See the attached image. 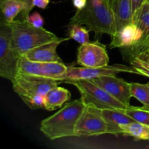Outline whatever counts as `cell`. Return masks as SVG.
<instances>
[{
	"instance_id": "cell-1",
	"label": "cell",
	"mask_w": 149,
	"mask_h": 149,
	"mask_svg": "<svg viewBox=\"0 0 149 149\" xmlns=\"http://www.w3.org/2000/svg\"><path fill=\"white\" fill-rule=\"evenodd\" d=\"M74 23L85 26L95 37L103 34L112 36L116 32L113 9L108 0H87L86 7L77 10L70 20V24Z\"/></svg>"
},
{
	"instance_id": "cell-2",
	"label": "cell",
	"mask_w": 149,
	"mask_h": 149,
	"mask_svg": "<svg viewBox=\"0 0 149 149\" xmlns=\"http://www.w3.org/2000/svg\"><path fill=\"white\" fill-rule=\"evenodd\" d=\"M85 107L81 98L66 103L58 112L41 122L40 131L52 141L76 137V128Z\"/></svg>"
},
{
	"instance_id": "cell-3",
	"label": "cell",
	"mask_w": 149,
	"mask_h": 149,
	"mask_svg": "<svg viewBox=\"0 0 149 149\" xmlns=\"http://www.w3.org/2000/svg\"><path fill=\"white\" fill-rule=\"evenodd\" d=\"M12 30V44L20 56L27 51L59 37L44 28H36L26 20H16L10 23Z\"/></svg>"
},
{
	"instance_id": "cell-4",
	"label": "cell",
	"mask_w": 149,
	"mask_h": 149,
	"mask_svg": "<svg viewBox=\"0 0 149 149\" xmlns=\"http://www.w3.org/2000/svg\"><path fill=\"white\" fill-rule=\"evenodd\" d=\"M65 82L71 84L77 87L81 95L80 98L82 100L85 106H95L100 110H124L127 108V106L114 98L92 80H71Z\"/></svg>"
},
{
	"instance_id": "cell-5",
	"label": "cell",
	"mask_w": 149,
	"mask_h": 149,
	"mask_svg": "<svg viewBox=\"0 0 149 149\" xmlns=\"http://www.w3.org/2000/svg\"><path fill=\"white\" fill-rule=\"evenodd\" d=\"M20 55L12 44L10 23L1 17L0 25V76L13 82L17 74V63Z\"/></svg>"
},
{
	"instance_id": "cell-6",
	"label": "cell",
	"mask_w": 149,
	"mask_h": 149,
	"mask_svg": "<svg viewBox=\"0 0 149 149\" xmlns=\"http://www.w3.org/2000/svg\"><path fill=\"white\" fill-rule=\"evenodd\" d=\"M68 66L63 62H36L20 56L17 63V74L43 77L63 82Z\"/></svg>"
},
{
	"instance_id": "cell-7",
	"label": "cell",
	"mask_w": 149,
	"mask_h": 149,
	"mask_svg": "<svg viewBox=\"0 0 149 149\" xmlns=\"http://www.w3.org/2000/svg\"><path fill=\"white\" fill-rule=\"evenodd\" d=\"M119 73L138 74V71L132 66L115 64L113 65H106L98 68L88 67L68 66L67 72L64 77L63 82L71 80L88 79L92 80L102 76H116Z\"/></svg>"
},
{
	"instance_id": "cell-8",
	"label": "cell",
	"mask_w": 149,
	"mask_h": 149,
	"mask_svg": "<svg viewBox=\"0 0 149 149\" xmlns=\"http://www.w3.org/2000/svg\"><path fill=\"white\" fill-rule=\"evenodd\" d=\"M61 82L43 77L17 74L12 84L13 90L20 97L35 95L45 96L51 89L58 86Z\"/></svg>"
},
{
	"instance_id": "cell-9",
	"label": "cell",
	"mask_w": 149,
	"mask_h": 149,
	"mask_svg": "<svg viewBox=\"0 0 149 149\" xmlns=\"http://www.w3.org/2000/svg\"><path fill=\"white\" fill-rule=\"evenodd\" d=\"M103 134H107V125L102 115V110L93 106H86L76 128V137Z\"/></svg>"
},
{
	"instance_id": "cell-10",
	"label": "cell",
	"mask_w": 149,
	"mask_h": 149,
	"mask_svg": "<svg viewBox=\"0 0 149 149\" xmlns=\"http://www.w3.org/2000/svg\"><path fill=\"white\" fill-rule=\"evenodd\" d=\"M77 63L83 67L98 68L109 65L106 46L98 40L80 45L77 49Z\"/></svg>"
},
{
	"instance_id": "cell-11",
	"label": "cell",
	"mask_w": 149,
	"mask_h": 149,
	"mask_svg": "<svg viewBox=\"0 0 149 149\" xmlns=\"http://www.w3.org/2000/svg\"><path fill=\"white\" fill-rule=\"evenodd\" d=\"M92 81L124 105L127 107L131 106L130 103L132 95L130 83L116 76H102Z\"/></svg>"
},
{
	"instance_id": "cell-12",
	"label": "cell",
	"mask_w": 149,
	"mask_h": 149,
	"mask_svg": "<svg viewBox=\"0 0 149 149\" xmlns=\"http://www.w3.org/2000/svg\"><path fill=\"white\" fill-rule=\"evenodd\" d=\"M71 39L70 38H59L57 40L47 42L27 51L22 56L36 62H62L57 53V47L62 42Z\"/></svg>"
},
{
	"instance_id": "cell-13",
	"label": "cell",
	"mask_w": 149,
	"mask_h": 149,
	"mask_svg": "<svg viewBox=\"0 0 149 149\" xmlns=\"http://www.w3.org/2000/svg\"><path fill=\"white\" fill-rule=\"evenodd\" d=\"M142 33L135 23H129L112 36L109 47L122 49L130 47L138 44L142 39Z\"/></svg>"
},
{
	"instance_id": "cell-14",
	"label": "cell",
	"mask_w": 149,
	"mask_h": 149,
	"mask_svg": "<svg viewBox=\"0 0 149 149\" xmlns=\"http://www.w3.org/2000/svg\"><path fill=\"white\" fill-rule=\"evenodd\" d=\"M102 115L107 125V134L114 135L122 134V127L134 122L133 119L122 110L104 109L102 110Z\"/></svg>"
},
{
	"instance_id": "cell-15",
	"label": "cell",
	"mask_w": 149,
	"mask_h": 149,
	"mask_svg": "<svg viewBox=\"0 0 149 149\" xmlns=\"http://www.w3.org/2000/svg\"><path fill=\"white\" fill-rule=\"evenodd\" d=\"M111 6L116 31L126 25L133 23V12L131 0H113Z\"/></svg>"
},
{
	"instance_id": "cell-16",
	"label": "cell",
	"mask_w": 149,
	"mask_h": 149,
	"mask_svg": "<svg viewBox=\"0 0 149 149\" xmlns=\"http://www.w3.org/2000/svg\"><path fill=\"white\" fill-rule=\"evenodd\" d=\"M71 99V93L62 87H53L45 95V110L52 111L62 107Z\"/></svg>"
},
{
	"instance_id": "cell-17",
	"label": "cell",
	"mask_w": 149,
	"mask_h": 149,
	"mask_svg": "<svg viewBox=\"0 0 149 149\" xmlns=\"http://www.w3.org/2000/svg\"><path fill=\"white\" fill-rule=\"evenodd\" d=\"M1 17L7 23H11L19 13L26 8V4L23 0H0Z\"/></svg>"
},
{
	"instance_id": "cell-18",
	"label": "cell",
	"mask_w": 149,
	"mask_h": 149,
	"mask_svg": "<svg viewBox=\"0 0 149 149\" xmlns=\"http://www.w3.org/2000/svg\"><path fill=\"white\" fill-rule=\"evenodd\" d=\"M133 23L139 29L143 35L141 40L132 46L135 47L142 43L149 35V1H146L142 7L133 15Z\"/></svg>"
},
{
	"instance_id": "cell-19",
	"label": "cell",
	"mask_w": 149,
	"mask_h": 149,
	"mask_svg": "<svg viewBox=\"0 0 149 149\" xmlns=\"http://www.w3.org/2000/svg\"><path fill=\"white\" fill-rule=\"evenodd\" d=\"M123 135L130 136L136 140L149 141V126L135 121L122 127Z\"/></svg>"
},
{
	"instance_id": "cell-20",
	"label": "cell",
	"mask_w": 149,
	"mask_h": 149,
	"mask_svg": "<svg viewBox=\"0 0 149 149\" xmlns=\"http://www.w3.org/2000/svg\"><path fill=\"white\" fill-rule=\"evenodd\" d=\"M132 97L136 98L143 104L144 109H149V86L148 84L130 83Z\"/></svg>"
},
{
	"instance_id": "cell-21",
	"label": "cell",
	"mask_w": 149,
	"mask_h": 149,
	"mask_svg": "<svg viewBox=\"0 0 149 149\" xmlns=\"http://www.w3.org/2000/svg\"><path fill=\"white\" fill-rule=\"evenodd\" d=\"M68 36L71 39L76 41L80 45L87 43L90 41V30L82 25L71 24V28L68 31Z\"/></svg>"
},
{
	"instance_id": "cell-22",
	"label": "cell",
	"mask_w": 149,
	"mask_h": 149,
	"mask_svg": "<svg viewBox=\"0 0 149 149\" xmlns=\"http://www.w3.org/2000/svg\"><path fill=\"white\" fill-rule=\"evenodd\" d=\"M122 111L125 112L135 122L149 126V109H144L143 107H135L130 106L122 110Z\"/></svg>"
},
{
	"instance_id": "cell-23",
	"label": "cell",
	"mask_w": 149,
	"mask_h": 149,
	"mask_svg": "<svg viewBox=\"0 0 149 149\" xmlns=\"http://www.w3.org/2000/svg\"><path fill=\"white\" fill-rule=\"evenodd\" d=\"M20 97L32 110L45 109V101L44 95H35L20 96Z\"/></svg>"
},
{
	"instance_id": "cell-24",
	"label": "cell",
	"mask_w": 149,
	"mask_h": 149,
	"mask_svg": "<svg viewBox=\"0 0 149 149\" xmlns=\"http://www.w3.org/2000/svg\"><path fill=\"white\" fill-rule=\"evenodd\" d=\"M130 65L138 71L139 75L149 77V63L140 56L133 57L130 61Z\"/></svg>"
},
{
	"instance_id": "cell-25",
	"label": "cell",
	"mask_w": 149,
	"mask_h": 149,
	"mask_svg": "<svg viewBox=\"0 0 149 149\" xmlns=\"http://www.w3.org/2000/svg\"><path fill=\"white\" fill-rule=\"evenodd\" d=\"M124 50H125L124 52H126L127 55L129 56L130 59L133 57L142 55V54L149 53V35L148 37L140 45L132 47L125 48L124 49Z\"/></svg>"
},
{
	"instance_id": "cell-26",
	"label": "cell",
	"mask_w": 149,
	"mask_h": 149,
	"mask_svg": "<svg viewBox=\"0 0 149 149\" xmlns=\"http://www.w3.org/2000/svg\"><path fill=\"white\" fill-rule=\"evenodd\" d=\"M25 20H27L30 23L32 26H35L36 28H43L44 26V19L38 12L29 14Z\"/></svg>"
},
{
	"instance_id": "cell-27",
	"label": "cell",
	"mask_w": 149,
	"mask_h": 149,
	"mask_svg": "<svg viewBox=\"0 0 149 149\" xmlns=\"http://www.w3.org/2000/svg\"><path fill=\"white\" fill-rule=\"evenodd\" d=\"M23 1L26 4V8L22 12V16H23V19H26L32 9L33 8V0H23Z\"/></svg>"
},
{
	"instance_id": "cell-28",
	"label": "cell",
	"mask_w": 149,
	"mask_h": 149,
	"mask_svg": "<svg viewBox=\"0 0 149 149\" xmlns=\"http://www.w3.org/2000/svg\"><path fill=\"white\" fill-rule=\"evenodd\" d=\"M132 1V12L133 15L141 8L143 6V4L147 1V0H131Z\"/></svg>"
},
{
	"instance_id": "cell-29",
	"label": "cell",
	"mask_w": 149,
	"mask_h": 149,
	"mask_svg": "<svg viewBox=\"0 0 149 149\" xmlns=\"http://www.w3.org/2000/svg\"><path fill=\"white\" fill-rule=\"evenodd\" d=\"M72 3L77 10H80L86 7L87 4V0H72Z\"/></svg>"
},
{
	"instance_id": "cell-30",
	"label": "cell",
	"mask_w": 149,
	"mask_h": 149,
	"mask_svg": "<svg viewBox=\"0 0 149 149\" xmlns=\"http://www.w3.org/2000/svg\"><path fill=\"white\" fill-rule=\"evenodd\" d=\"M49 0H33V7H37L41 9H45L48 6Z\"/></svg>"
},
{
	"instance_id": "cell-31",
	"label": "cell",
	"mask_w": 149,
	"mask_h": 149,
	"mask_svg": "<svg viewBox=\"0 0 149 149\" xmlns=\"http://www.w3.org/2000/svg\"><path fill=\"white\" fill-rule=\"evenodd\" d=\"M138 56L141 57L143 59H144L145 61H146L147 62L149 63V53H146V54H142V55H138Z\"/></svg>"
},
{
	"instance_id": "cell-32",
	"label": "cell",
	"mask_w": 149,
	"mask_h": 149,
	"mask_svg": "<svg viewBox=\"0 0 149 149\" xmlns=\"http://www.w3.org/2000/svg\"><path fill=\"white\" fill-rule=\"evenodd\" d=\"M108 1H109V2L111 3V4H112V3H113V0H108Z\"/></svg>"
},
{
	"instance_id": "cell-33",
	"label": "cell",
	"mask_w": 149,
	"mask_h": 149,
	"mask_svg": "<svg viewBox=\"0 0 149 149\" xmlns=\"http://www.w3.org/2000/svg\"><path fill=\"white\" fill-rule=\"evenodd\" d=\"M147 84H148V86H149V81H148V83H147Z\"/></svg>"
},
{
	"instance_id": "cell-34",
	"label": "cell",
	"mask_w": 149,
	"mask_h": 149,
	"mask_svg": "<svg viewBox=\"0 0 149 149\" xmlns=\"http://www.w3.org/2000/svg\"></svg>"
}]
</instances>
